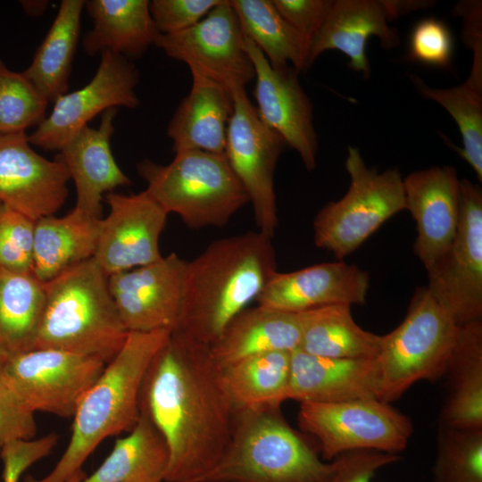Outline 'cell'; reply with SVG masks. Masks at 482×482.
<instances>
[{"label": "cell", "instance_id": "29", "mask_svg": "<svg viewBox=\"0 0 482 482\" xmlns=\"http://www.w3.org/2000/svg\"><path fill=\"white\" fill-rule=\"evenodd\" d=\"M83 0H62L30 65L22 72L35 88L54 103L66 94L79 37Z\"/></svg>", "mask_w": 482, "mask_h": 482}, {"label": "cell", "instance_id": "19", "mask_svg": "<svg viewBox=\"0 0 482 482\" xmlns=\"http://www.w3.org/2000/svg\"><path fill=\"white\" fill-rule=\"evenodd\" d=\"M405 210L416 222L415 254L427 270L451 245L460 222L461 179L453 166L415 170L403 179Z\"/></svg>", "mask_w": 482, "mask_h": 482}, {"label": "cell", "instance_id": "44", "mask_svg": "<svg viewBox=\"0 0 482 482\" xmlns=\"http://www.w3.org/2000/svg\"><path fill=\"white\" fill-rule=\"evenodd\" d=\"M453 12L462 21V39L472 51L482 47V3L464 0L455 4Z\"/></svg>", "mask_w": 482, "mask_h": 482}, {"label": "cell", "instance_id": "38", "mask_svg": "<svg viewBox=\"0 0 482 482\" xmlns=\"http://www.w3.org/2000/svg\"><path fill=\"white\" fill-rule=\"evenodd\" d=\"M35 221L4 205L0 212V270L32 272Z\"/></svg>", "mask_w": 482, "mask_h": 482}, {"label": "cell", "instance_id": "31", "mask_svg": "<svg viewBox=\"0 0 482 482\" xmlns=\"http://www.w3.org/2000/svg\"><path fill=\"white\" fill-rule=\"evenodd\" d=\"M302 313L299 350L321 357L374 359L380 336L362 328L353 320L351 306L328 305Z\"/></svg>", "mask_w": 482, "mask_h": 482}, {"label": "cell", "instance_id": "5", "mask_svg": "<svg viewBox=\"0 0 482 482\" xmlns=\"http://www.w3.org/2000/svg\"><path fill=\"white\" fill-rule=\"evenodd\" d=\"M324 462L280 407L235 411L226 449L202 482H328Z\"/></svg>", "mask_w": 482, "mask_h": 482}, {"label": "cell", "instance_id": "27", "mask_svg": "<svg viewBox=\"0 0 482 482\" xmlns=\"http://www.w3.org/2000/svg\"><path fill=\"white\" fill-rule=\"evenodd\" d=\"M74 209L62 217L35 221L32 273L46 283L94 257L100 220Z\"/></svg>", "mask_w": 482, "mask_h": 482}, {"label": "cell", "instance_id": "40", "mask_svg": "<svg viewBox=\"0 0 482 482\" xmlns=\"http://www.w3.org/2000/svg\"><path fill=\"white\" fill-rule=\"evenodd\" d=\"M33 412L21 403L12 390L0 357V455L9 445L30 440L37 432Z\"/></svg>", "mask_w": 482, "mask_h": 482}, {"label": "cell", "instance_id": "42", "mask_svg": "<svg viewBox=\"0 0 482 482\" xmlns=\"http://www.w3.org/2000/svg\"><path fill=\"white\" fill-rule=\"evenodd\" d=\"M398 460L397 454L377 451L348 452L332 460L333 471L328 482H371L377 470Z\"/></svg>", "mask_w": 482, "mask_h": 482}, {"label": "cell", "instance_id": "23", "mask_svg": "<svg viewBox=\"0 0 482 482\" xmlns=\"http://www.w3.org/2000/svg\"><path fill=\"white\" fill-rule=\"evenodd\" d=\"M388 22L379 0H334L324 23L309 44L305 70L325 51L338 50L348 57L352 70L369 77V38L378 37L386 49L399 44L398 33Z\"/></svg>", "mask_w": 482, "mask_h": 482}, {"label": "cell", "instance_id": "41", "mask_svg": "<svg viewBox=\"0 0 482 482\" xmlns=\"http://www.w3.org/2000/svg\"><path fill=\"white\" fill-rule=\"evenodd\" d=\"M222 0H153L150 13L159 34L184 31L199 22Z\"/></svg>", "mask_w": 482, "mask_h": 482}, {"label": "cell", "instance_id": "15", "mask_svg": "<svg viewBox=\"0 0 482 482\" xmlns=\"http://www.w3.org/2000/svg\"><path fill=\"white\" fill-rule=\"evenodd\" d=\"M187 262L171 253L108 277L111 295L128 332H173L178 328Z\"/></svg>", "mask_w": 482, "mask_h": 482}, {"label": "cell", "instance_id": "6", "mask_svg": "<svg viewBox=\"0 0 482 482\" xmlns=\"http://www.w3.org/2000/svg\"><path fill=\"white\" fill-rule=\"evenodd\" d=\"M137 169L148 193L190 229L223 227L249 203L225 154L188 150L167 165L145 159Z\"/></svg>", "mask_w": 482, "mask_h": 482}, {"label": "cell", "instance_id": "37", "mask_svg": "<svg viewBox=\"0 0 482 482\" xmlns=\"http://www.w3.org/2000/svg\"><path fill=\"white\" fill-rule=\"evenodd\" d=\"M48 104L22 72L10 70L0 58V133L37 127L46 117Z\"/></svg>", "mask_w": 482, "mask_h": 482}, {"label": "cell", "instance_id": "28", "mask_svg": "<svg viewBox=\"0 0 482 482\" xmlns=\"http://www.w3.org/2000/svg\"><path fill=\"white\" fill-rule=\"evenodd\" d=\"M444 376L448 394L441 412L443 427L482 429V320L459 326Z\"/></svg>", "mask_w": 482, "mask_h": 482}, {"label": "cell", "instance_id": "24", "mask_svg": "<svg viewBox=\"0 0 482 482\" xmlns=\"http://www.w3.org/2000/svg\"><path fill=\"white\" fill-rule=\"evenodd\" d=\"M192 86L167 128L176 153L199 150L225 154L227 132L233 112L232 92L191 72Z\"/></svg>", "mask_w": 482, "mask_h": 482}, {"label": "cell", "instance_id": "13", "mask_svg": "<svg viewBox=\"0 0 482 482\" xmlns=\"http://www.w3.org/2000/svg\"><path fill=\"white\" fill-rule=\"evenodd\" d=\"M154 46L169 57L185 62L190 72L204 76L230 92L254 79L244 35L229 0H222L193 27L159 34Z\"/></svg>", "mask_w": 482, "mask_h": 482}, {"label": "cell", "instance_id": "4", "mask_svg": "<svg viewBox=\"0 0 482 482\" xmlns=\"http://www.w3.org/2000/svg\"><path fill=\"white\" fill-rule=\"evenodd\" d=\"M45 308L35 347L90 356L108 363L128 337L108 285L94 258L45 283Z\"/></svg>", "mask_w": 482, "mask_h": 482}, {"label": "cell", "instance_id": "25", "mask_svg": "<svg viewBox=\"0 0 482 482\" xmlns=\"http://www.w3.org/2000/svg\"><path fill=\"white\" fill-rule=\"evenodd\" d=\"M302 327L301 312L260 305L246 308L229 322L209 352L220 368L261 353L293 352L299 348Z\"/></svg>", "mask_w": 482, "mask_h": 482}, {"label": "cell", "instance_id": "21", "mask_svg": "<svg viewBox=\"0 0 482 482\" xmlns=\"http://www.w3.org/2000/svg\"><path fill=\"white\" fill-rule=\"evenodd\" d=\"M381 377L377 359H337L291 353L288 400L337 403L380 400Z\"/></svg>", "mask_w": 482, "mask_h": 482}, {"label": "cell", "instance_id": "14", "mask_svg": "<svg viewBox=\"0 0 482 482\" xmlns=\"http://www.w3.org/2000/svg\"><path fill=\"white\" fill-rule=\"evenodd\" d=\"M139 73L127 58L104 52L97 71L83 87L59 96L52 112L29 135L31 145L58 150L99 113L111 108H136Z\"/></svg>", "mask_w": 482, "mask_h": 482}, {"label": "cell", "instance_id": "45", "mask_svg": "<svg viewBox=\"0 0 482 482\" xmlns=\"http://www.w3.org/2000/svg\"><path fill=\"white\" fill-rule=\"evenodd\" d=\"M387 20L393 19L407 12L426 9L432 6L435 2L428 0H379Z\"/></svg>", "mask_w": 482, "mask_h": 482}, {"label": "cell", "instance_id": "10", "mask_svg": "<svg viewBox=\"0 0 482 482\" xmlns=\"http://www.w3.org/2000/svg\"><path fill=\"white\" fill-rule=\"evenodd\" d=\"M430 295L458 326L482 320V190L461 179V215L456 235L429 268Z\"/></svg>", "mask_w": 482, "mask_h": 482}, {"label": "cell", "instance_id": "22", "mask_svg": "<svg viewBox=\"0 0 482 482\" xmlns=\"http://www.w3.org/2000/svg\"><path fill=\"white\" fill-rule=\"evenodd\" d=\"M117 108L102 113L97 129L86 126L59 151L56 158L65 166L77 191L75 208L101 218L104 195L131 184L117 164L111 149Z\"/></svg>", "mask_w": 482, "mask_h": 482}, {"label": "cell", "instance_id": "12", "mask_svg": "<svg viewBox=\"0 0 482 482\" xmlns=\"http://www.w3.org/2000/svg\"><path fill=\"white\" fill-rule=\"evenodd\" d=\"M225 156L252 204L258 231L272 237L278 226L274 171L287 145L259 118L245 88L232 92Z\"/></svg>", "mask_w": 482, "mask_h": 482}, {"label": "cell", "instance_id": "47", "mask_svg": "<svg viewBox=\"0 0 482 482\" xmlns=\"http://www.w3.org/2000/svg\"><path fill=\"white\" fill-rule=\"evenodd\" d=\"M86 477L85 472L81 470L73 475L67 482H82Z\"/></svg>", "mask_w": 482, "mask_h": 482}, {"label": "cell", "instance_id": "18", "mask_svg": "<svg viewBox=\"0 0 482 482\" xmlns=\"http://www.w3.org/2000/svg\"><path fill=\"white\" fill-rule=\"evenodd\" d=\"M69 173L31 147L26 132L0 133V202L32 220L54 215L68 195Z\"/></svg>", "mask_w": 482, "mask_h": 482}, {"label": "cell", "instance_id": "32", "mask_svg": "<svg viewBox=\"0 0 482 482\" xmlns=\"http://www.w3.org/2000/svg\"><path fill=\"white\" fill-rule=\"evenodd\" d=\"M169 464L167 445L151 420L140 417L99 466L82 482H165Z\"/></svg>", "mask_w": 482, "mask_h": 482}, {"label": "cell", "instance_id": "2", "mask_svg": "<svg viewBox=\"0 0 482 482\" xmlns=\"http://www.w3.org/2000/svg\"><path fill=\"white\" fill-rule=\"evenodd\" d=\"M271 237L260 231L218 239L187 261L179 332L207 346L256 301L276 271Z\"/></svg>", "mask_w": 482, "mask_h": 482}, {"label": "cell", "instance_id": "17", "mask_svg": "<svg viewBox=\"0 0 482 482\" xmlns=\"http://www.w3.org/2000/svg\"><path fill=\"white\" fill-rule=\"evenodd\" d=\"M244 43L254 69L256 112L260 120L295 149L304 167H316L317 135L312 103L293 67L276 69L247 37Z\"/></svg>", "mask_w": 482, "mask_h": 482}, {"label": "cell", "instance_id": "34", "mask_svg": "<svg viewBox=\"0 0 482 482\" xmlns=\"http://www.w3.org/2000/svg\"><path fill=\"white\" fill-rule=\"evenodd\" d=\"M243 35L249 38L276 69L297 71L306 65L308 44L278 12L271 0H229Z\"/></svg>", "mask_w": 482, "mask_h": 482}, {"label": "cell", "instance_id": "43", "mask_svg": "<svg viewBox=\"0 0 482 482\" xmlns=\"http://www.w3.org/2000/svg\"><path fill=\"white\" fill-rule=\"evenodd\" d=\"M280 15L309 44L324 23L334 0H271Z\"/></svg>", "mask_w": 482, "mask_h": 482}, {"label": "cell", "instance_id": "33", "mask_svg": "<svg viewBox=\"0 0 482 482\" xmlns=\"http://www.w3.org/2000/svg\"><path fill=\"white\" fill-rule=\"evenodd\" d=\"M291 353H261L220 368L235 411L280 407L288 400Z\"/></svg>", "mask_w": 482, "mask_h": 482}, {"label": "cell", "instance_id": "36", "mask_svg": "<svg viewBox=\"0 0 482 482\" xmlns=\"http://www.w3.org/2000/svg\"><path fill=\"white\" fill-rule=\"evenodd\" d=\"M432 473L434 482H482V429L441 426Z\"/></svg>", "mask_w": 482, "mask_h": 482}, {"label": "cell", "instance_id": "48", "mask_svg": "<svg viewBox=\"0 0 482 482\" xmlns=\"http://www.w3.org/2000/svg\"><path fill=\"white\" fill-rule=\"evenodd\" d=\"M4 205L0 202V212H2V210L4 209Z\"/></svg>", "mask_w": 482, "mask_h": 482}, {"label": "cell", "instance_id": "26", "mask_svg": "<svg viewBox=\"0 0 482 482\" xmlns=\"http://www.w3.org/2000/svg\"><path fill=\"white\" fill-rule=\"evenodd\" d=\"M147 0H89L85 9L93 28L83 37L88 55L111 52L127 59L141 57L159 32Z\"/></svg>", "mask_w": 482, "mask_h": 482}, {"label": "cell", "instance_id": "39", "mask_svg": "<svg viewBox=\"0 0 482 482\" xmlns=\"http://www.w3.org/2000/svg\"><path fill=\"white\" fill-rule=\"evenodd\" d=\"M453 52L452 33L443 21L427 18L414 26L409 46L411 59L431 66L448 68Z\"/></svg>", "mask_w": 482, "mask_h": 482}, {"label": "cell", "instance_id": "35", "mask_svg": "<svg viewBox=\"0 0 482 482\" xmlns=\"http://www.w3.org/2000/svg\"><path fill=\"white\" fill-rule=\"evenodd\" d=\"M411 79L420 96L439 104L455 120L462 139L459 154L482 182V53H473L470 72L456 87H432L415 74Z\"/></svg>", "mask_w": 482, "mask_h": 482}, {"label": "cell", "instance_id": "11", "mask_svg": "<svg viewBox=\"0 0 482 482\" xmlns=\"http://www.w3.org/2000/svg\"><path fill=\"white\" fill-rule=\"evenodd\" d=\"M4 361L8 381L29 411L73 417L106 363L99 359L49 348H37Z\"/></svg>", "mask_w": 482, "mask_h": 482}, {"label": "cell", "instance_id": "8", "mask_svg": "<svg viewBox=\"0 0 482 482\" xmlns=\"http://www.w3.org/2000/svg\"><path fill=\"white\" fill-rule=\"evenodd\" d=\"M345 195L323 206L313 220L317 247L338 260L359 248L380 226L405 210L403 178L396 168L378 172L364 162L358 148L348 146Z\"/></svg>", "mask_w": 482, "mask_h": 482}, {"label": "cell", "instance_id": "20", "mask_svg": "<svg viewBox=\"0 0 482 482\" xmlns=\"http://www.w3.org/2000/svg\"><path fill=\"white\" fill-rule=\"evenodd\" d=\"M369 274L344 262H324L291 272L275 271L257 305L292 313L336 304L366 303Z\"/></svg>", "mask_w": 482, "mask_h": 482}, {"label": "cell", "instance_id": "1", "mask_svg": "<svg viewBox=\"0 0 482 482\" xmlns=\"http://www.w3.org/2000/svg\"><path fill=\"white\" fill-rule=\"evenodd\" d=\"M139 410L167 445L165 482H202L226 449L235 414L209 346L177 331L149 364Z\"/></svg>", "mask_w": 482, "mask_h": 482}, {"label": "cell", "instance_id": "16", "mask_svg": "<svg viewBox=\"0 0 482 482\" xmlns=\"http://www.w3.org/2000/svg\"><path fill=\"white\" fill-rule=\"evenodd\" d=\"M109 213L100 220L95 261L108 275L158 261L167 212L145 189L137 194L108 193Z\"/></svg>", "mask_w": 482, "mask_h": 482}, {"label": "cell", "instance_id": "3", "mask_svg": "<svg viewBox=\"0 0 482 482\" xmlns=\"http://www.w3.org/2000/svg\"><path fill=\"white\" fill-rule=\"evenodd\" d=\"M171 332H129L119 353L80 401L70 442L44 478L24 482H67L105 438L129 432L140 417L139 394L153 358Z\"/></svg>", "mask_w": 482, "mask_h": 482}, {"label": "cell", "instance_id": "9", "mask_svg": "<svg viewBox=\"0 0 482 482\" xmlns=\"http://www.w3.org/2000/svg\"><path fill=\"white\" fill-rule=\"evenodd\" d=\"M297 420L303 432L317 439L322 458L328 461L359 450L397 454L404 450L413 430L406 415L376 398L303 402Z\"/></svg>", "mask_w": 482, "mask_h": 482}, {"label": "cell", "instance_id": "46", "mask_svg": "<svg viewBox=\"0 0 482 482\" xmlns=\"http://www.w3.org/2000/svg\"><path fill=\"white\" fill-rule=\"evenodd\" d=\"M21 3L24 11L33 16L41 14L47 5L46 1H21Z\"/></svg>", "mask_w": 482, "mask_h": 482}, {"label": "cell", "instance_id": "7", "mask_svg": "<svg viewBox=\"0 0 482 482\" xmlns=\"http://www.w3.org/2000/svg\"><path fill=\"white\" fill-rule=\"evenodd\" d=\"M458 329L427 287L417 288L403 321L380 336L376 357L381 377L380 400L390 403L414 383L442 378Z\"/></svg>", "mask_w": 482, "mask_h": 482}, {"label": "cell", "instance_id": "30", "mask_svg": "<svg viewBox=\"0 0 482 482\" xmlns=\"http://www.w3.org/2000/svg\"><path fill=\"white\" fill-rule=\"evenodd\" d=\"M46 301L45 283L32 272L0 270V357L34 349Z\"/></svg>", "mask_w": 482, "mask_h": 482}]
</instances>
